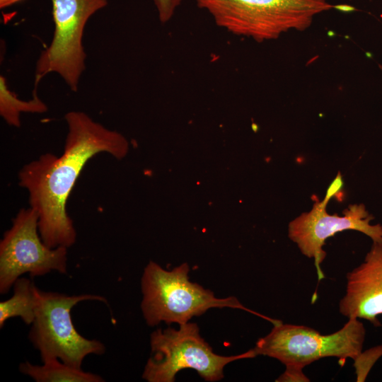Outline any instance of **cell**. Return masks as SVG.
I'll return each mask as SVG.
<instances>
[{
	"label": "cell",
	"mask_w": 382,
	"mask_h": 382,
	"mask_svg": "<svg viewBox=\"0 0 382 382\" xmlns=\"http://www.w3.org/2000/svg\"><path fill=\"white\" fill-rule=\"evenodd\" d=\"M64 118L68 134L62 156L45 154L25 164L18 174L19 185L28 190L30 205L38 214L40 237L51 248H68L76 242V232L66 204L87 161L100 152L121 159L129 148L123 135L83 112H69Z\"/></svg>",
	"instance_id": "cell-1"
},
{
	"label": "cell",
	"mask_w": 382,
	"mask_h": 382,
	"mask_svg": "<svg viewBox=\"0 0 382 382\" xmlns=\"http://www.w3.org/2000/svg\"><path fill=\"white\" fill-rule=\"evenodd\" d=\"M381 69L382 70V66H380Z\"/></svg>",
	"instance_id": "cell-17"
},
{
	"label": "cell",
	"mask_w": 382,
	"mask_h": 382,
	"mask_svg": "<svg viewBox=\"0 0 382 382\" xmlns=\"http://www.w3.org/2000/svg\"><path fill=\"white\" fill-rule=\"evenodd\" d=\"M342 185V176L338 173L328 188L325 198L320 201L315 197L311 210L301 214L289 224V238L303 255L314 260L318 281L325 277L320 265L326 256L323 248L328 238L339 232L354 230L366 235L374 243H382V226L371 224L374 217L363 204L349 205L343 211L342 216L327 212L328 203L340 191Z\"/></svg>",
	"instance_id": "cell-7"
},
{
	"label": "cell",
	"mask_w": 382,
	"mask_h": 382,
	"mask_svg": "<svg viewBox=\"0 0 382 382\" xmlns=\"http://www.w3.org/2000/svg\"><path fill=\"white\" fill-rule=\"evenodd\" d=\"M13 294L0 303V328L11 318L20 317L27 325L35 319L37 305V289L29 279L19 277L13 284Z\"/></svg>",
	"instance_id": "cell-12"
},
{
	"label": "cell",
	"mask_w": 382,
	"mask_h": 382,
	"mask_svg": "<svg viewBox=\"0 0 382 382\" xmlns=\"http://www.w3.org/2000/svg\"><path fill=\"white\" fill-rule=\"evenodd\" d=\"M339 311L349 318H362L380 326L382 315V243H374L364 260L347 274V286Z\"/></svg>",
	"instance_id": "cell-10"
},
{
	"label": "cell",
	"mask_w": 382,
	"mask_h": 382,
	"mask_svg": "<svg viewBox=\"0 0 382 382\" xmlns=\"http://www.w3.org/2000/svg\"><path fill=\"white\" fill-rule=\"evenodd\" d=\"M366 330L357 318H349L339 330L323 335L303 325L284 324L282 321L253 349L255 356L274 358L286 369L279 381H309L302 369L325 357H337L340 361L347 358L354 361L362 352Z\"/></svg>",
	"instance_id": "cell-2"
},
{
	"label": "cell",
	"mask_w": 382,
	"mask_h": 382,
	"mask_svg": "<svg viewBox=\"0 0 382 382\" xmlns=\"http://www.w3.org/2000/svg\"><path fill=\"white\" fill-rule=\"evenodd\" d=\"M217 26L257 42L276 40L290 30L303 31L314 18L332 8L326 0H191Z\"/></svg>",
	"instance_id": "cell-3"
},
{
	"label": "cell",
	"mask_w": 382,
	"mask_h": 382,
	"mask_svg": "<svg viewBox=\"0 0 382 382\" xmlns=\"http://www.w3.org/2000/svg\"><path fill=\"white\" fill-rule=\"evenodd\" d=\"M47 110L46 105L34 92L29 100L18 99L8 88L6 79L0 77V115L9 125L19 127L21 112L42 113Z\"/></svg>",
	"instance_id": "cell-13"
},
{
	"label": "cell",
	"mask_w": 382,
	"mask_h": 382,
	"mask_svg": "<svg viewBox=\"0 0 382 382\" xmlns=\"http://www.w3.org/2000/svg\"><path fill=\"white\" fill-rule=\"evenodd\" d=\"M38 220L35 209H22L4 233L0 242L1 294L8 293L25 273L34 277L52 271L67 272V248L47 246L39 233Z\"/></svg>",
	"instance_id": "cell-8"
},
{
	"label": "cell",
	"mask_w": 382,
	"mask_h": 382,
	"mask_svg": "<svg viewBox=\"0 0 382 382\" xmlns=\"http://www.w3.org/2000/svg\"><path fill=\"white\" fill-rule=\"evenodd\" d=\"M21 0H0V8H4L7 6L13 5Z\"/></svg>",
	"instance_id": "cell-16"
},
{
	"label": "cell",
	"mask_w": 382,
	"mask_h": 382,
	"mask_svg": "<svg viewBox=\"0 0 382 382\" xmlns=\"http://www.w3.org/2000/svg\"><path fill=\"white\" fill-rule=\"evenodd\" d=\"M19 371L36 382H102L105 381L99 375L69 366L57 358L47 359L43 361L42 365H34L29 361L22 362L19 365Z\"/></svg>",
	"instance_id": "cell-11"
},
{
	"label": "cell",
	"mask_w": 382,
	"mask_h": 382,
	"mask_svg": "<svg viewBox=\"0 0 382 382\" xmlns=\"http://www.w3.org/2000/svg\"><path fill=\"white\" fill-rule=\"evenodd\" d=\"M188 272L186 263L172 270H166L153 261L146 266L141 281L143 294L141 308L149 326L161 322L184 324L209 308L225 307L243 309L273 325L278 322L245 308L236 297L216 298L212 291L190 282Z\"/></svg>",
	"instance_id": "cell-4"
},
{
	"label": "cell",
	"mask_w": 382,
	"mask_h": 382,
	"mask_svg": "<svg viewBox=\"0 0 382 382\" xmlns=\"http://www.w3.org/2000/svg\"><path fill=\"white\" fill-rule=\"evenodd\" d=\"M382 356V345L377 346L362 352L354 360V366L357 371V381H364L369 371Z\"/></svg>",
	"instance_id": "cell-14"
},
{
	"label": "cell",
	"mask_w": 382,
	"mask_h": 382,
	"mask_svg": "<svg viewBox=\"0 0 382 382\" xmlns=\"http://www.w3.org/2000/svg\"><path fill=\"white\" fill-rule=\"evenodd\" d=\"M54 24L49 47L42 51L36 65L35 83L47 74H59L76 91L85 69L82 44L83 30L89 18L104 8L108 0H51Z\"/></svg>",
	"instance_id": "cell-9"
},
{
	"label": "cell",
	"mask_w": 382,
	"mask_h": 382,
	"mask_svg": "<svg viewBox=\"0 0 382 382\" xmlns=\"http://www.w3.org/2000/svg\"><path fill=\"white\" fill-rule=\"evenodd\" d=\"M178 330L158 329L151 335V354L142 378L149 382H173L176 374L192 369L205 381H216L224 378V369L229 363L253 358V349L241 354L221 356L200 336L197 324L186 323Z\"/></svg>",
	"instance_id": "cell-5"
},
{
	"label": "cell",
	"mask_w": 382,
	"mask_h": 382,
	"mask_svg": "<svg viewBox=\"0 0 382 382\" xmlns=\"http://www.w3.org/2000/svg\"><path fill=\"white\" fill-rule=\"evenodd\" d=\"M84 301L107 303L105 298L97 294L70 296L37 289L36 313L28 337L39 351L42 362L57 358L69 366L81 369L86 356L105 353L104 344L84 337L73 324L71 309Z\"/></svg>",
	"instance_id": "cell-6"
},
{
	"label": "cell",
	"mask_w": 382,
	"mask_h": 382,
	"mask_svg": "<svg viewBox=\"0 0 382 382\" xmlns=\"http://www.w3.org/2000/svg\"><path fill=\"white\" fill-rule=\"evenodd\" d=\"M156 8L159 20L165 23L174 16L183 0H153Z\"/></svg>",
	"instance_id": "cell-15"
}]
</instances>
